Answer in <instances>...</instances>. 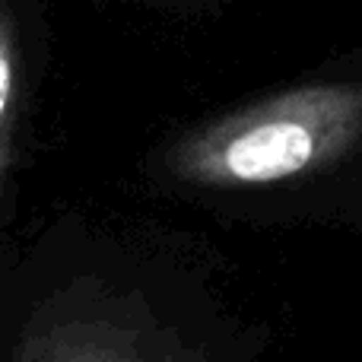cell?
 <instances>
[{"mask_svg": "<svg viewBox=\"0 0 362 362\" xmlns=\"http://www.w3.org/2000/svg\"><path fill=\"white\" fill-rule=\"evenodd\" d=\"M362 140L359 83H308L181 137L169 169L204 187L276 185L334 163Z\"/></svg>", "mask_w": 362, "mask_h": 362, "instance_id": "6da1fadb", "label": "cell"}, {"mask_svg": "<svg viewBox=\"0 0 362 362\" xmlns=\"http://www.w3.org/2000/svg\"><path fill=\"white\" fill-rule=\"evenodd\" d=\"M19 29L13 10L0 0V191L13 163V131L19 115Z\"/></svg>", "mask_w": 362, "mask_h": 362, "instance_id": "3957f363", "label": "cell"}, {"mask_svg": "<svg viewBox=\"0 0 362 362\" xmlns=\"http://www.w3.org/2000/svg\"><path fill=\"white\" fill-rule=\"evenodd\" d=\"M10 362H156L108 321L51 318L32 325Z\"/></svg>", "mask_w": 362, "mask_h": 362, "instance_id": "7a4b0ae2", "label": "cell"}]
</instances>
